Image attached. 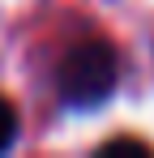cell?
<instances>
[{
	"label": "cell",
	"mask_w": 154,
	"mask_h": 158,
	"mask_svg": "<svg viewBox=\"0 0 154 158\" xmlns=\"http://www.w3.org/2000/svg\"><path fill=\"white\" fill-rule=\"evenodd\" d=\"M13 137H17V107L0 94V154L13 145Z\"/></svg>",
	"instance_id": "cell-2"
},
{
	"label": "cell",
	"mask_w": 154,
	"mask_h": 158,
	"mask_svg": "<svg viewBox=\"0 0 154 158\" xmlns=\"http://www.w3.org/2000/svg\"><path fill=\"white\" fill-rule=\"evenodd\" d=\"M116 73H120V64H116V47L111 43L86 39V43L69 47L64 64H60V81H56L64 107L90 111V107L107 103L111 90H116Z\"/></svg>",
	"instance_id": "cell-1"
}]
</instances>
